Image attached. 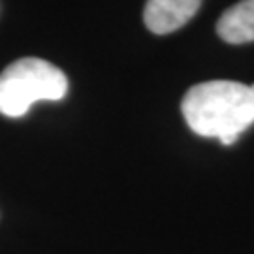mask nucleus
<instances>
[{
  "label": "nucleus",
  "mask_w": 254,
  "mask_h": 254,
  "mask_svg": "<svg viewBox=\"0 0 254 254\" xmlns=\"http://www.w3.org/2000/svg\"><path fill=\"white\" fill-rule=\"evenodd\" d=\"M203 0H147L143 21L154 34H170L187 25Z\"/></svg>",
  "instance_id": "3"
},
{
  "label": "nucleus",
  "mask_w": 254,
  "mask_h": 254,
  "mask_svg": "<svg viewBox=\"0 0 254 254\" xmlns=\"http://www.w3.org/2000/svg\"><path fill=\"white\" fill-rule=\"evenodd\" d=\"M183 117L194 134L236 143L254 125V85L205 81L194 85L181 102Z\"/></svg>",
  "instance_id": "1"
},
{
  "label": "nucleus",
  "mask_w": 254,
  "mask_h": 254,
  "mask_svg": "<svg viewBox=\"0 0 254 254\" xmlns=\"http://www.w3.org/2000/svg\"><path fill=\"white\" fill-rule=\"evenodd\" d=\"M68 92V79L61 68L36 57L11 63L0 73V113L23 117L36 102L63 100Z\"/></svg>",
  "instance_id": "2"
},
{
  "label": "nucleus",
  "mask_w": 254,
  "mask_h": 254,
  "mask_svg": "<svg viewBox=\"0 0 254 254\" xmlns=\"http://www.w3.org/2000/svg\"><path fill=\"white\" fill-rule=\"evenodd\" d=\"M217 32L228 44L254 42V0H241L228 8L218 19Z\"/></svg>",
  "instance_id": "4"
}]
</instances>
